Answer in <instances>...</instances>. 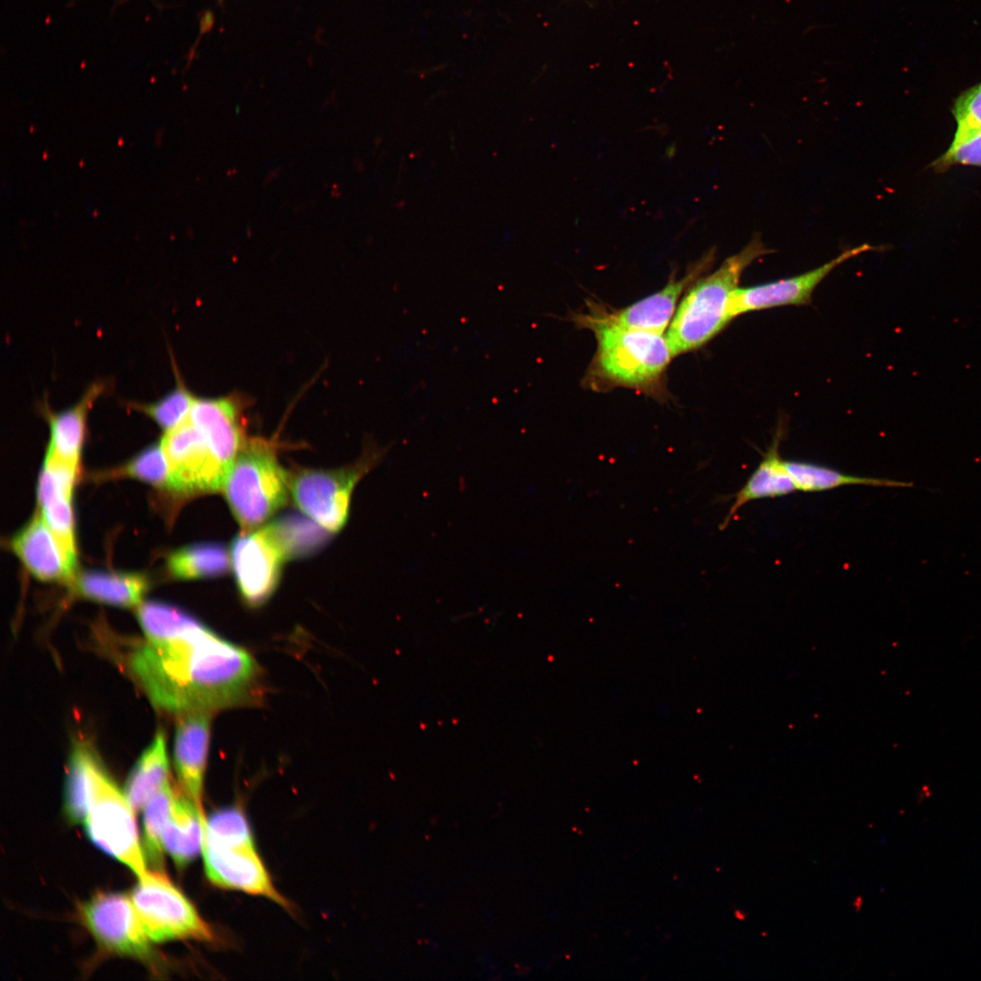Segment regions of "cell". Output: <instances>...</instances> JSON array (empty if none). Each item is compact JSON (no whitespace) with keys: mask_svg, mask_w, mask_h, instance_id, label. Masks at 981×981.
I'll use <instances>...</instances> for the list:
<instances>
[{"mask_svg":"<svg viewBox=\"0 0 981 981\" xmlns=\"http://www.w3.org/2000/svg\"><path fill=\"white\" fill-rule=\"evenodd\" d=\"M129 665L152 703L176 716L245 704L259 691L253 658L180 609Z\"/></svg>","mask_w":981,"mask_h":981,"instance_id":"1","label":"cell"},{"mask_svg":"<svg viewBox=\"0 0 981 981\" xmlns=\"http://www.w3.org/2000/svg\"><path fill=\"white\" fill-rule=\"evenodd\" d=\"M771 251L755 234L738 253L689 289L673 317L666 339L672 356L698 349L734 319L732 298L743 272Z\"/></svg>","mask_w":981,"mask_h":981,"instance_id":"2","label":"cell"},{"mask_svg":"<svg viewBox=\"0 0 981 981\" xmlns=\"http://www.w3.org/2000/svg\"><path fill=\"white\" fill-rule=\"evenodd\" d=\"M208 879L223 888L264 897L287 906L255 847L245 816L224 808L207 818L202 849Z\"/></svg>","mask_w":981,"mask_h":981,"instance_id":"3","label":"cell"},{"mask_svg":"<svg viewBox=\"0 0 981 981\" xmlns=\"http://www.w3.org/2000/svg\"><path fill=\"white\" fill-rule=\"evenodd\" d=\"M134 812L124 793L93 752L89 762L87 810L83 822L86 833L95 846L142 878L148 870Z\"/></svg>","mask_w":981,"mask_h":981,"instance_id":"4","label":"cell"},{"mask_svg":"<svg viewBox=\"0 0 981 981\" xmlns=\"http://www.w3.org/2000/svg\"><path fill=\"white\" fill-rule=\"evenodd\" d=\"M289 484L287 474L265 443L253 441L243 446L223 490L243 532L258 527L283 506Z\"/></svg>","mask_w":981,"mask_h":981,"instance_id":"5","label":"cell"},{"mask_svg":"<svg viewBox=\"0 0 981 981\" xmlns=\"http://www.w3.org/2000/svg\"><path fill=\"white\" fill-rule=\"evenodd\" d=\"M596 334L595 370L610 383L643 387L659 379L673 357L662 333L587 320Z\"/></svg>","mask_w":981,"mask_h":981,"instance_id":"6","label":"cell"},{"mask_svg":"<svg viewBox=\"0 0 981 981\" xmlns=\"http://www.w3.org/2000/svg\"><path fill=\"white\" fill-rule=\"evenodd\" d=\"M130 897L151 941L214 940L210 926L164 873L148 871Z\"/></svg>","mask_w":981,"mask_h":981,"instance_id":"7","label":"cell"},{"mask_svg":"<svg viewBox=\"0 0 981 981\" xmlns=\"http://www.w3.org/2000/svg\"><path fill=\"white\" fill-rule=\"evenodd\" d=\"M380 458L381 451H376L352 467L299 472L290 482L294 502L326 530L339 531L347 521L356 483Z\"/></svg>","mask_w":981,"mask_h":981,"instance_id":"8","label":"cell"},{"mask_svg":"<svg viewBox=\"0 0 981 981\" xmlns=\"http://www.w3.org/2000/svg\"><path fill=\"white\" fill-rule=\"evenodd\" d=\"M169 467L168 489L183 493L223 489L230 470L213 453L189 416L161 441Z\"/></svg>","mask_w":981,"mask_h":981,"instance_id":"9","label":"cell"},{"mask_svg":"<svg viewBox=\"0 0 981 981\" xmlns=\"http://www.w3.org/2000/svg\"><path fill=\"white\" fill-rule=\"evenodd\" d=\"M231 558L241 596L253 607L262 605L272 595L288 560L272 523L236 537Z\"/></svg>","mask_w":981,"mask_h":981,"instance_id":"10","label":"cell"},{"mask_svg":"<svg viewBox=\"0 0 981 981\" xmlns=\"http://www.w3.org/2000/svg\"><path fill=\"white\" fill-rule=\"evenodd\" d=\"M81 918L95 939L119 955L144 957L150 953V938L131 897L100 892L80 908Z\"/></svg>","mask_w":981,"mask_h":981,"instance_id":"11","label":"cell"},{"mask_svg":"<svg viewBox=\"0 0 981 981\" xmlns=\"http://www.w3.org/2000/svg\"><path fill=\"white\" fill-rule=\"evenodd\" d=\"M867 243L847 249L826 263L798 275L748 287H738L732 298V315L781 306L807 305L818 284L837 266L863 253L877 250Z\"/></svg>","mask_w":981,"mask_h":981,"instance_id":"12","label":"cell"},{"mask_svg":"<svg viewBox=\"0 0 981 981\" xmlns=\"http://www.w3.org/2000/svg\"><path fill=\"white\" fill-rule=\"evenodd\" d=\"M211 712L192 711L177 716L174 765L181 787L195 805L205 828L203 807V777L210 739Z\"/></svg>","mask_w":981,"mask_h":981,"instance_id":"13","label":"cell"},{"mask_svg":"<svg viewBox=\"0 0 981 981\" xmlns=\"http://www.w3.org/2000/svg\"><path fill=\"white\" fill-rule=\"evenodd\" d=\"M712 255L704 257L681 279L670 280L660 291L617 312L597 319L620 327L663 333L684 290L705 270Z\"/></svg>","mask_w":981,"mask_h":981,"instance_id":"14","label":"cell"},{"mask_svg":"<svg viewBox=\"0 0 981 981\" xmlns=\"http://www.w3.org/2000/svg\"><path fill=\"white\" fill-rule=\"evenodd\" d=\"M189 419L214 456L229 470L243 448L238 405L233 398L196 399Z\"/></svg>","mask_w":981,"mask_h":981,"instance_id":"15","label":"cell"},{"mask_svg":"<svg viewBox=\"0 0 981 981\" xmlns=\"http://www.w3.org/2000/svg\"><path fill=\"white\" fill-rule=\"evenodd\" d=\"M76 470L64 464L45 461L38 484L42 516L69 560L75 564L72 511V490Z\"/></svg>","mask_w":981,"mask_h":981,"instance_id":"16","label":"cell"},{"mask_svg":"<svg viewBox=\"0 0 981 981\" xmlns=\"http://www.w3.org/2000/svg\"><path fill=\"white\" fill-rule=\"evenodd\" d=\"M12 547L36 578L48 581H70L72 562L42 515H36L13 540Z\"/></svg>","mask_w":981,"mask_h":981,"instance_id":"17","label":"cell"},{"mask_svg":"<svg viewBox=\"0 0 981 981\" xmlns=\"http://www.w3.org/2000/svg\"><path fill=\"white\" fill-rule=\"evenodd\" d=\"M783 435V429L778 428L771 444L762 454V460L757 469L744 486L733 495L734 501L719 525L721 530L727 528L738 510L745 504L755 500L786 496L798 490L785 467V460H782L779 454Z\"/></svg>","mask_w":981,"mask_h":981,"instance_id":"18","label":"cell"},{"mask_svg":"<svg viewBox=\"0 0 981 981\" xmlns=\"http://www.w3.org/2000/svg\"><path fill=\"white\" fill-rule=\"evenodd\" d=\"M104 391L103 383H94L75 405L48 414L51 437L45 460L77 470L88 410Z\"/></svg>","mask_w":981,"mask_h":981,"instance_id":"19","label":"cell"},{"mask_svg":"<svg viewBox=\"0 0 981 981\" xmlns=\"http://www.w3.org/2000/svg\"><path fill=\"white\" fill-rule=\"evenodd\" d=\"M203 825L193 802L176 788L173 808L163 834L164 849L176 866L188 865L202 849Z\"/></svg>","mask_w":981,"mask_h":981,"instance_id":"20","label":"cell"},{"mask_svg":"<svg viewBox=\"0 0 981 981\" xmlns=\"http://www.w3.org/2000/svg\"><path fill=\"white\" fill-rule=\"evenodd\" d=\"M169 763L165 738L158 731L152 743L143 752L126 780L124 795L137 812L169 780Z\"/></svg>","mask_w":981,"mask_h":981,"instance_id":"21","label":"cell"},{"mask_svg":"<svg viewBox=\"0 0 981 981\" xmlns=\"http://www.w3.org/2000/svg\"><path fill=\"white\" fill-rule=\"evenodd\" d=\"M148 582L144 575L88 571L76 581V590L93 600L120 607L141 604Z\"/></svg>","mask_w":981,"mask_h":981,"instance_id":"22","label":"cell"},{"mask_svg":"<svg viewBox=\"0 0 981 981\" xmlns=\"http://www.w3.org/2000/svg\"><path fill=\"white\" fill-rule=\"evenodd\" d=\"M798 490L817 492L847 485L874 487H910L912 483L890 479L846 474L823 465L801 461H784Z\"/></svg>","mask_w":981,"mask_h":981,"instance_id":"23","label":"cell"},{"mask_svg":"<svg viewBox=\"0 0 981 981\" xmlns=\"http://www.w3.org/2000/svg\"><path fill=\"white\" fill-rule=\"evenodd\" d=\"M228 568V552L217 543L187 546L173 552L168 559L171 574L183 580L222 575Z\"/></svg>","mask_w":981,"mask_h":981,"instance_id":"24","label":"cell"},{"mask_svg":"<svg viewBox=\"0 0 981 981\" xmlns=\"http://www.w3.org/2000/svg\"><path fill=\"white\" fill-rule=\"evenodd\" d=\"M176 787L168 781L144 807V850L145 860L155 871L164 872L163 834L171 816Z\"/></svg>","mask_w":981,"mask_h":981,"instance_id":"25","label":"cell"},{"mask_svg":"<svg viewBox=\"0 0 981 981\" xmlns=\"http://www.w3.org/2000/svg\"><path fill=\"white\" fill-rule=\"evenodd\" d=\"M93 751L85 745L74 748L67 767L64 810L73 824L84 822L88 802L89 762Z\"/></svg>","mask_w":981,"mask_h":981,"instance_id":"26","label":"cell"},{"mask_svg":"<svg viewBox=\"0 0 981 981\" xmlns=\"http://www.w3.org/2000/svg\"><path fill=\"white\" fill-rule=\"evenodd\" d=\"M194 400L193 394L179 384L155 402L130 403L129 406L150 416L163 429L169 431L189 416Z\"/></svg>","mask_w":981,"mask_h":981,"instance_id":"27","label":"cell"},{"mask_svg":"<svg viewBox=\"0 0 981 981\" xmlns=\"http://www.w3.org/2000/svg\"><path fill=\"white\" fill-rule=\"evenodd\" d=\"M951 113L956 129L950 145L958 144L981 132V82L959 94L954 100Z\"/></svg>","mask_w":981,"mask_h":981,"instance_id":"28","label":"cell"},{"mask_svg":"<svg viewBox=\"0 0 981 981\" xmlns=\"http://www.w3.org/2000/svg\"><path fill=\"white\" fill-rule=\"evenodd\" d=\"M288 559L311 551L322 540L319 530L298 518H285L272 523Z\"/></svg>","mask_w":981,"mask_h":981,"instance_id":"29","label":"cell"},{"mask_svg":"<svg viewBox=\"0 0 981 981\" xmlns=\"http://www.w3.org/2000/svg\"><path fill=\"white\" fill-rule=\"evenodd\" d=\"M125 472L154 485L168 488L169 467L161 443L142 451L127 465Z\"/></svg>","mask_w":981,"mask_h":981,"instance_id":"30","label":"cell"},{"mask_svg":"<svg viewBox=\"0 0 981 981\" xmlns=\"http://www.w3.org/2000/svg\"><path fill=\"white\" fill-rule=\"evenodd\" d=\"M958 164L981 167V132L958 144L949 145L943 154L932 162L930 167L936 173H942Z\"/></svg>","mask_w":981,"mask_h":981,"instance_id":"31","label":"cell"}]
</instances>
